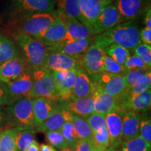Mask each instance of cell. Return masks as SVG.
I'll return each instance as SVG.
<instances>
[{"mask_svg": "<svg viewBox=\"0 0 151 151\" xmlns=\"http://www.w3.org/2000/svg\"><path fill=\"white\" fill-rule=\"evenodd\" d=\"M140 43L139 29L132 21L122 22L94 37V44L102 50L111 44H117L134 50Z\"/></svg>", "mask_w": 151, "mask_h": 151, "instance_id": "1", "label": "cell"}, {"mask_svg": "<svg viewBox=\"0 0 151 151\" xmlns=\"http://www.w3.org/2000/svg\"><path fill=\"white\" fill-rule=\"evenodd\" d=\"M14 38L21 49L28 67L32 69L43 68L48 50L35 38L21 33H16Z\"/></svg>", "mask_w": 151, "mask_h": 151, "instance_id": "2", "label": "cell"}, {"mask_svg": "<svg viewBox=\"0 0 151 151\" xmlns=\"http://www.w3.org/2000/svg\"><path fill=\"white\" fill-rule=\"evenodd\" d=\"M6 116L11 121L20 129H32L35 127L33 114V99L20 98L6 105Z\"/></svg>", "mask_w": 151, "mask_h": 151, "instance_id": "3", "label": "cell"}, {"mask_svg": "<svg viewBox=\"0 0 151 151\" xmlns=\"http://www.w3.org/2000/svg\"><path fill=\"white\" fill-rule=\"evenodd\" d=\"M32 76L33 86L29 94L30 99L42 97L54 102L60 101L51 71L44 68L32 69Z\"/></svg>", "mask_w": 151, "mask_h": 151, "instance_id": "4", "label": "cell"}, {"mask_svg": "<svg viewBox=\"0 0 151 151\" xmlns=\"http://www.w3.org/2000/svg\"><path fill=\"white\" fill-rule=\"evenodd\" d=\"M55 20L53 11L50 13H36L20 16L18 24V32L37 37L46 30Z\"/></svg>", "mask_w": 151, "mask_h": 151, "instance_id": "5", "label": "cell"}, {"mask_svg": "<svg viewBox=\"0 0 151 151\" xmlns=\"http://www.w3.org/2000/svg\"><path fill=\"white\" fill-rule=\"evenodd\" d=\"M90 77L101 91L119 100L127 91L123 74H111L101 72Z\"/></svg>", "mask_w": 151, "mask_h": 151, "instance_id": "6", "label": "cell"}, {"mask_svg": "<svg viewBox=\"0 0 151 151\" xmlns=\"http://www.w3.org/2000/svg\"><path fill=\"white\" fill-rule=\"evenodd\" d=\"M114 1L115 0H79L80 22L88 28L90 34L93 24L103 9L108 5L113 4Z\"/></svg>", "mask_w": 151, "mask_h": 151, "instance_id": "7", "label": "cell"}, {"mask_svg": "<svg viewBox=\"0 0 151 151\" xmlns=\"http://www.w3.org/2000/svg\"><path fill=\"white\" fill-rule=\"evenodd\" d=\"M55 0H11V10L20 16L54 11Z\"/></svg>", "mask_w": 151, "mask_h": 151, "instance_id": "8", "label": "cell"}, {"mask_svg": "<svg viewBox=\"0 0 151 151\" xmlns=\"http://www.w3.org/2000/svg\"><path fill=\"white\" fill-rule=\"evenodd\" d=\"M113 4L123 22L139 18L150 6L149 0H115Z\"/></svg>", "mask_w": 151, "mask_h": 151, "instance_id": "9", "label": "cell"}, {"mask_svg": "<svg viewBox=\"0 0 151 151\" xmlns=\"http://www.w3.org/2000/svg\"><path fill=\"white\" fill-rule=\"evenodd\" d=\"M105 52L102 49L92 44L78 60L81 67L90 76L103 72L102 64Z\"/></svg>", "mask_w": 151, "mask_h": 151, "instance_id": "10", "label": "cell"}, {"mask_svg": "<svg viewBox=\"0 0 151 151\" xmlns=\"http://www.w3.org/2000/svg\"><path fill=\"white\" fill-rule=\"evenodd\" d=\"M32 86V69L27 67L20 76L9 83H6L11 101L20 98H29Z\"/></svg>", "mask_w": 151, "mask_h": 151, "instance_id": "11", "label": "cell"}, {"mask_svg": "<svg viewBox=\"0 0 151 151\" xmlns=\"http://www.w3.org/2000/svg\"><path fill=\"white\" fill-rule=\"evenodd\" d=\"M92 44H94V37H90L72 41H61L55 46L47 48L50 52H60L78 60Z\"/></svg>", "mask_w": 151, "mask_h": 151, "instance_id": "12", "label": "cell"}, {"mask_svg": "<svg viewBox=\"0 0 151 151\" xmlns=\"http://www.w3.org/2000/svg\"><path fill=\"white\" fill-rule=\"evenodd\" d=\"M151 106V89L137 94H125L119 100V108L122 111L146 113Z\"/></svg>", "mask_w": 151, "mask_h": 151, "instance_id": "13", "label": "cell"}, {"mask_svg": "<svg viewBox=\"0 0 151 151\" xmlns=\"http://www.w3.org/2000/svg\"><path fill=\"white\" fill-rule=\"evenodd\" d=\"M122 22H123L122 17L117 10L116 6L111 4L103 9L96 20L92 27L91 35L92 37H94Z\"/></svg>", "mask_w": 151, "mask_h": 151, "instance_id": "14", "label": "cell"}, {"mask_svg": "<svg viewBox=\"0 0 151 151\" xmlns=\"http://www.w3.org/2000/svg\"><path fill=\"white\" fill-rule=\"evenodd\" d=\"M53 14L55 16V20L43 32L35 37L36 39L40 41L47 48L54 46L61 42L65 38L67 32L65 22L55 11H53Z\"/></svg>", "mask_w": 151, "mask_h": 151, "instance_id": "15", "label": "cell"}, {"mask_svg": "<svg viewBox=\"0 0 151 151\" xmlns=\"http://www.w3.org/2000/svg\"><path fill=\"white\" fill-rule=\"evenodd\" d=\"M43 68L51 71H77L81 67L78 60L60 52L48 51Z\"/></svg>", "mask_w": 151, "mask_h": 151, "instance_id": "16", "label": "cell"}, {"mask_svg": "<svg viewBox=\"0 0 151 151\" xmlns=\"http://www.w3.org/2000/svg\"><path fill=\"white\" fill-rule=\"evenodd\" d=\"M27 67L24 57L18 54L0 65V81L9 83L20 76Z\"/></svg>", "mask_w": 151, "mask_h": 151, "instance_id": "17", "label": "cell"}, {"mask_svg": "<svg viewBox=\"0 0 151 151\" xmlns=\"http://www.w3.org/2000/svg\"><path fill=\"white\" fill-rule=\"evenodd\" d=\"M55 81L57 92L60 101H68L71 99L74 86L76 71H52Z\"/></svg>", "mask_w": 151, "mask_h": 151, "instance_id": "18", "label": "cell"}, {"mask_svg": "<svg viewBox=\"0 0 151 151\" xmlns=\"http://www.w3.org/2000/svg\"><path fill=\"white\" fill-rule=\"evenodd\" d=\"M94 92V83L91 77L83 69L80 68L76 71V78L71 99L92 97Z\"/></svg>", "mask_w": 151, "mask_h": 151, "instance_id": "19", "label": "cell"}, {"mask_svg": "<svg viewBox=\"0 0 151 151\" xmlns=\"http://www.w3.org/2000/svg\"><path fill=\"white\" fill-rule=\"evenodd\" d=\"M73 113L63 107L57 106L48 118L41 125L38 126L39 132L60 131L66 121H72Z\"/></svg>", "mask_w": 151, "mask_h": 151, "instance_id": "20", "label": "cell"}, {"mask_svg": "<svg viewBox=\"0 0 151 151\" xmlns=\"http://www.w3.org/2000/svg\"><path fill=\"white\" fill-rule=\"evenodd\" d=\"M55 13L62 19L66 24L67 32L65 38L62 41H72L92 37L88 28L79 20L67 18L58 10L55 11Z\"/></svg>", "mask_w": 151, "mask_h": 151, "instance_id": "21", "label": "cell"}, {"mask_svg": "<svg viewBox=\"0 0 151 151\" xmlns=\"http://www.w3.org/2000/svg\"><path fill=\"white\" fill-rule=\"evenodd\" d=\"M122 116L123 111L120 109L113 111L105 116L106 127L113 146L122 142Z\"/></svg>", "mask_w": 151, "mask_h": 151, "instance_id": "22", "label": "cell"}, {"mask_svg": "<svg viewBox=\"0 0 151 151\" xmlns=\"http://www.w3.org/2000/svg\"><path fill=\"white\" fill-rule=\"evenodd\" d=\"M93 99L94 112L95 113L106 116L113 111L120 109L119 108V99L111 97L101 91L95 83H94Z\"/></svg>", "mask_w": 151, "mask_h": 151, "instance_id": "23", "label": "cell"}, {"mask_svg": "<svg viewBox=\"0 0 151 151\" xmlns=\"http://www.w3.org/2000/svg\"><path fill=\"white\" fill-rule=\"evenodd\" d=\"M122 141H128L139 136L141 113L133 111H122Z\"/></svg>", "mask_w": 151, "mask_h": 151, "instance_id": "24", "label": "cell"}, {"mask_svg": "<svg viewBox=\"0 0 151 151\" xmlns=\"http://www.w3.org/2000/svg\"><path fill=\"white\" fill-rule=\"evenodd\" d=\"M58 106L55 102L46 98L33 99V114L35 127L41 125L52 113Z\"/></svg>", "mask_w": 151, "mask_h": 151, "instance_id": "25", "label": "cell"}, {"mask_svg": "<svg viewBox=\"0 0 151 151\" xmlns=\"http://www.w3.org/2000/svg\"><path fill=\"white\" fill-rule=\"evenodd\" d=\"M64 108L76 116L86 118L94 112L93 97L71 99L66 101Z\"/></svg>", "mask_w": 151, "mask_h": 151, "instance_id": "26", "label": "cell"}, {"mask_svg": "<svg viewBox=\"0 0 151 151\" xmlns=\"http://www.w3.org/2000/svg\"><path fill=\"white\" fill-rule=\"evenodd\" d=\"M58 10L67 18L80 21L81 11L79 0H58Z\"/></svg>", "mask_w": 151, "mask_h": 151, "instance_id": "27", "label": "cell"}, {"mask_svg": "<svg viewBox=\"0 0 151 151\" xmlns=\"http://www.w3.org/2000/svg\"><path fill=\"white\" fill-rule=\"evenodd\" d=\"M19 54L15 43L8 37L0 35V65Z\"/></svg>", "mask_w": 151, "mask_h": 151, "instance_id": "28", "label": "cell"}, {"mask_svg": "<svg viewBox=\"0 0 151 151\" xmlns=\"http://www.w3.org/2000/svg\"><path fill=\"white\" fill-rule=\"evenodd\" d=\"M72 124L73 130L78 140L91 139L93 132L87 123L85 118L73 114Z\"/></svg>", "mask_w": 151, "mask_h": 151, "instance_id": "29", "label": "cell"}, {"mask_svg": "<svg viewBox=\"0 0 151 151\" xmlns=\"http://www.w3.org/2000/svg\"><path fill=\"white\" fill-rule=\"evenodd\" d=\"M90 141L93 151H102L108 148L111 144V139L106 127H103L93 132Z\"/></svg>", "mask_w": 151, "mask_h": 151, "instance_id": "30", "label": "cell"}, {"mask_svg": "<svg viewBox=\"0 0 151 151\" xmlns=\"http://www.w3.org/2000/svg\"><path fill=\"white\" fill-rule=\"evenodd\" d=\"M105 54L116 61L121 66H124V62L130 55V51L124 47L117 44H111L103 49Z\"/></svg>", "mask_w": 151, "mask_h": 151, "instance_id": "31", "label": "cell"}, {"mask_svg": "<svg viewBox=\"0 0 151 151\" xmlns=\"http://www.w3.org/2000/svg\"><path fill=\"white\" fill-rule=\"evenodd\" d=\"M15 140L19 151H24L35 140V132L32 129H20L16 128Z\"/></svg>", "mask_w": 151, "mask_h": 151, "instance_id": "32", "label": "cell"}, {"mask_svg": "<svg viewBox=\"0 0 151 151\" xmlns=\"http://www.w3.org/2000/svg\"><path fill=\"white\" fill-rule=\"evenodd\" d=\"M16 129H7L0 132V151H19L15 137Z\"/></svg>", "mask_w": 151, "mask_h": 151, "instance_id": "33", "label": "cell"}, {"mask_svg": "<svg viewBox=\"0 0 151 151\" xmlns=\"http://www.w3.org/2000/svg\"><path fill=\"white\" fill-rule=\"evenodd\" d=\"M151 145L144 141L141 136L124 141L121 151H150Z\"/></svg>", "mask_w": 151, "mask_h": 151, "instance_id": "34", "label": "cell"}, {"mask_svg": "<svg viewBox=\"0 0 151 151\" xmlns=\"http://www.w3.org/2000/svg\"><path fill=\"white\" fill-rule=\"evenodd\" d=\"M151 86V71H149L143 76L139 79L129 90L127 93L129 94H137L142 93L150 88Z\"/></svg>", "mask_w": 151, "mask_h": 151, "instance_id": "35", "label": "cell"}, {"mask_svg": "<svg viewBox=\"0 0 151 151\" xmlns=\"http://www.w3.org/2000/svg\"><path fill=\"white\" fill-rule=\"evenodd\" d=\"M46 140L52 147L63 149L68 148V145L65 139L60 131H46L45 132Z\"/></svg>", "mask_w": 151, "mask_h": 151, "instance_id": "36", "label": "cell"}, {"mask_svg": "<svg viewBox=\"0 0 151 151\" xmlns=\"http://www.w3.org/2000/svg\"><path fill=\"white\" fill-rule=\"evenodd\" d=\"M60 132L67 141L68 148L70 149L74 148L77 142L78 141V139L73 130L72 121H66L62 126Z\"/></svg>", "mask_w": 151, "mask_h": 151, "instance_id": "37", "label": "cell"}, {"mask_svg": "<svg viewBox=\"0 0 151 151\" xmlns=\"http://www.w3.org/2000/svg\"><path fill=\"white\" fill-rule=\"evenodd\" d=\"M102 71L111 74H124L126 70L123 66H121L114 61L112 58L105 55L103 59Z\"/></svg>", "mask_w": 151, "mask_h": 151, "instance_id": "38", "label": "cell"}, {"mask_svg": "<svg viewBox=\"0 0 151 151\" xmlns=\"http://www.w3.org/2000/svg\"><path fill=\"white\" fill-rule=\"evenodd\" d=\"M139 136L148 144L151 145V120L150 117L146 113L141 116Z\"/></svg>", "mask_w": 151, "mask_h": 151, "instance_id": "39", "label": "cell"}, {"mask_svg": "<svg viewBox=\"0 0 151 151\" xmlns=\"http://www.w3.org/2000/svg\"><path fill=\"white\" fill-rule=\"evenodd\" d=\"M134 55L141 58L146 67L150 70L151 68V46L141 43L134 50Z\"/></svg>", "mask_w": 151, "mask_h": 151, "instance_id": "40", "label": "cell"}, {"mask_svg": "<svg viewBox=\"0 0 151 151\" xmlns=\"http://www.w3.org/2000/svg\"><path fill=\"white\" fill-rule=\"evenodd\" d=\"M85 120L93 132H97L103 127H106L105 116L104 115L94 112L85 118Z\"/></svg>", "mask_w": 151, "mask_h": 151, "instance_id": "41", "label": "cell"}, {"mask_svg": "<svg viewBox=\"0 0 151 151\" xmlns=\"http://www.w3.org/2000/svg\"><path fill=\"white\" fill-rule=\"evenodd\" d=\"M149 71L144 69H132V70H126L124 73V78L125 80L126 86L127 90L135 83L137 81Z\"/></svg>", "mask_w": 151, "mask_h": 151, "instance_id": "42", "label": "cell"}, {"mask_svg": "<svg viewBox=\"0 0 151 151\" xmlns=\"http://www.w3.org/2000/svg\"><path fill=\"white\" fill-rule=\"evenodd\" d=\"M124 68L125 70H132V69H144V70L150 71L146 65H145L143 60L139 57L135 55H130L127 58L124 64Z\"/></svg>", "mask_w": 151, "mask_h": 151, "instance_id": "43", "label": "cell"}, {"mask_svg": "<svg viewBox=\"0 0 151 151\" xmlns=\"http://www.w3.org/2000/svg\"><path fill=\"white\" fill-rule=\"evenodd\" d=\"M11 101L6 84L0 81V106L8 105Z\"/></svg>", "mask_w": 151, "mask_h": 151, "instance_id": "44", "label": "cell"}, {"mask_svg": "<svg viewBox=\"0 0 151 151\" xmlns=\"http://www.w3.org/2000/svg\"><path fill=\"white\" fill-rule=\"evenodd\" d=\"M73 151H93V147L90 139L78 140L73 148Z\"/></svg>", "mask_w": 151, "mask_h": 151, "instance_id": "45", "label": "cell"}, {"mask_svg": "<svg viewBox=\"0 0 151 151\" xmlns=\"http://www.w3.org/2000/svg\"><path fill=\"white\" fill-rule=\"evenodd\" d=\"M139 38L141 43L151 45V29L145 27L139 31Z\"/></svg>", "mask_w": 151, "mask_h": 151, "instance_id": "46", "label": "cell"}, {"mask_svg": "<svg viewBox=\"0 0 151 151\" xmlns=\"http://www.w3.org/2000/svg\"><path fill=\"white\" fill-rule=\"evenodd\" d=\"M7 121L8 119H7L6 112L3 108V106H0V132H2V127Z\"/></svg>", "mask_w": 151, "mask_h": 151, "instance_id": "47", "label": "cell"}, {"mask_svg": "<svg viewBox=\"0 0 151 151\" xmlns=\"http://www.w3.org/2000/svg\"><path fill=\"white\" fill-rule=\"evenodd\" d=\"M145 24L146 27L151 29V9L150 6L145 13Z\"/></svg>", "mask_w": 151, "mask_h": 151, "instance_id": "48", "label": "cell"}, {"mask_svg": "<svg viewBox=\"0 0 151 151\" xmlns=\"http://www.w3.org/2000/svg\"><path fill=\"white\" fill-rule=\"evenodd\" d=\"M39 151H57L53 147L48 144H41L39 146Z\"/></svg>", "mask_w": 151, "mask_h": 151, "instance_id": "49", "label": "cell"}, {"mask_svg": "<svg viewBox=\"0 0 151 151\" xmlns=\"http://www.w3.org/2000/svg\"><path fill=\"white\" fill-rule=\"evenodd\" d=\"M24 151H39V146L37 141H34L28 148Z\"/></svg>", "mask_w": 151, "mask_h": 151, "instance_id": "50", "label": "cell"}, {"mask_svg": "<svg viewBox=\"0 0 151 151\" xmlns=\"http://www.w3.org/2000/svg\"><path fill=\"white\" fill-rule=\"evenodd\" d=\"M60 151H72L71 149H70L69 148H63V149H61Z\"/></svg>", "mask_w": 151, "mask_h": 151, "instance_id": "51", "label": "cell"}, {"mask_svg": "<svg viewBox=\"0 0 151 151\" xmlns=\"http://www.w3.org/2000/svg\"><path fill=\"white\" fill-rule=\"evenodd\" d=\"M102 151H115L114 150H113V149H111V148H109V149H106V150H102Z\"/></svg>", "mask_w": 151, "mask_h": 151, "instance_id": "52", "label": "cell"}]
</instances>
